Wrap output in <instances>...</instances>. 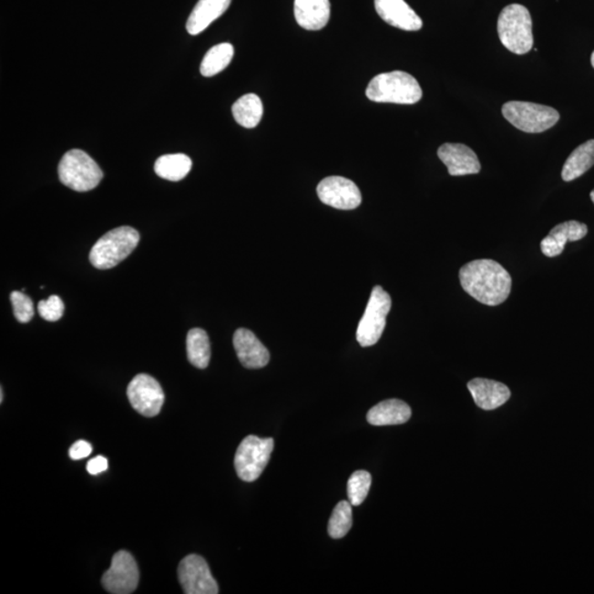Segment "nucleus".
Segmentation results:
<instances>
[{
	"instance_id": "1",
	"label": "nucleus",
	"mask_w": 594,
	"mask_h": 594,
	"mask_svg": "<svg viewBox=\"0 0 594 594\" xmlns=\"http://www.w3.org/2000/svg\"><path fill=\"white\" fill-rule=\"evenodd\" d=\"M461 286L480 303L497 306L507 300L512 278L502 265L493 260H475L460 269Z\"/></svg>"
},
{
	"instance_id": "2",
	"label": "nucleus",
	"mask_w": 594,
	"mask_h": 594,
	"mask_svg": "<svg viewBox=\"0 0 594 594\" xmlns=\"http://www.w3.org/2000/svg\"><path fill=\"white\" fill-rule=\"evenodd\" d=\"M365 95L375 103L413 105L420 102L423 91L417 79L411 74L394 71L374 77Z\"/></svg>"
},
{
	"instance_id": "3",
	"label": "nucleus",
	"mask_w": 594,
	"mask_h": 594,
	"mask_svg": "<svg viewBox=\"0 0 594 594\" xmlns=\"http://www.w3.org/2000/svg\"><path fill=\"white\" fill-rule=\"evenodd\" d=\"M497 34L502 45L516 55H527L534 45L533 21L527 7L512 4L498 15Z\"/></svg>"
},
{
	"instance_id": "4",
	"label": "nucleus",
	"mask_w": 594,
	"mask_h": 594,
	"mask_svg": "<svg viewBox=\"0 0 594 594\" xmlns=\"http://www.w3.org/2000/svg\"><path fill=\"white\" fill-rule=\"evenodd\" d=\"M140 235L135 228L121 226L105 233L95 243L89 253V261L99 270L115 268L135 251Z\"/></svg>"
},
{
	"instance_id": "5",
	"label": "nucleus",
	"mask_w": 594,
	"mask_h": 594,
	"mask_svg": "<svg viewBox=\"0 0 594 594\" xmlns=\"http://www.w3.org/2000/svg\"><path fill=\"white\" fill-rule=\"evenodd\" d=\"M58 178L62 184L76 192H88L98 187L104 174L98 164L87 152L68 151L58 164Z\"/></svg>"
},
{
	"instance_id": "6",
	"label": "nucleus",
	"mask_w": 594,
	"mask_h": 594,
	"mask_svg": "<svg viewBox=\"0 0 594 594\" xmlns=\"http://www.w3.org/2000/svg\"><path fill=\"white\" fill-rule=\"evenodd\" d=\"M502 114L508 123L527 134H540L554 127L560 118L558 111L549 106L529 102H507Z\"/></svg>"
},
{
	"instance_id": "7",
	"label": "nucleus",
	"mask_w": 594,
	"mask_h": 594,
	"mask_svg": "<svg viewBox=\"0 0 594 594\" xmlns=\"http://www.w3.org/2000/svg\"><path fill=\"white\" fill-rule=\"evenodd\" d=\"M392 306L391 296L381 286H374L364 314L359 322L357 341L362 347H371L380 341Z\"/></svg>"
},
{
	"instance_id": "8",
	"label": "nucleus",
	"mask_w": 594,
	"mask_h": 594,
	"mask_svg": "<svg viewBox=\"0 0 594 594\" xmlns=\"http://www.w3.org/2000/svg\"><path fill=\"white\" fill-rule=\"evenodd\" d=\"M274 448L272 438L248 436L242 440L235 456V468L242 481L253 482L261 476Z\"/></svg>"
},
{
	"instance_id": "9",
	"label": "nucleus",
	"mask_w": 594,
	"mask_h": 594,
	"mask_svg": "<svg viewBox=\"0 0 594 594\" xmlns=\"http://www.w3.org/2000/svg\"><path fill=\"white\" fill-rule=\"evenodd\" d=\"M127 395L132 407L146 417L157 416L164 405V394L160 384L152 376L138 374L131 380Z\"/></svg>"
},
{
	"instance_id": "10",
	"label": "nucleus",
	"mask_w": 594,
	"mask_h": 594,
	"mask_svg": "<svg viewBox=\"0 0 594 594\" xmlns=\"http://www.w3.org/2000/svg\"><path fill=\"white\" fill-rule=\"evenodd\" d=\"M102 583L106 591L113 594H129L139 585V569L128 551L120 550L111 560L110 568L105 572Z\"/></svg>"
},
{
	"instance_id": "11",
	"label": "nucleus",
	"mask_w": 594,
	"mask_h": 594,
	"mask_svg": "<svg viewBox=\"0 0 594 594\" xmlns=\"http://www.w3.org/2000/svg\"><path fill=\"white\" fill-rule=\"evenodd\" d=\"M179 580L184 593L187 594H217L220 592L209 565L203 557L189 555L179 562L178 569Z\"/></svg>"
},
{
	"instance_id": "12",
	"label": "nucleus",
	"mask_w": 594,
	"mask_h": 594,
	"mask_svg": "<svg viewBox=\"0 0 594 594\" xmlns=\"http://www.w3.org/2000/svg\"><path fill=\"white\" fill-rule=\"evenodd\" d=\"M317 195L322 203L343 210L357 209L363 201L357 185L343 177L323 179L318 184Z\"/></svg>"
},
{
	"instance_id": "13",
	"label": "nucleus",
	"mask_w": 594,
	"mask_h": 594,
	"mask_svg": "<svg viewBox=\"0 0 594 594\" xmlns=\"http://www.w3.org/2000/svg\"><path fill=\"white\" fill-rule=\"evenodd\" d=\"M438 158L447 167L452 177L478 174L481 169L476 153L461 143H445L438 148Z\"/></svg>"
},
{
	"instance_id": "14",
	"label": "nucleus",
	"mask_w": 594,
	"mask_h": 594,
	"mask_svg": "<svg viewBox=\"0 0 594 594\" xmlns=\"http://www.w3.org/2000/svg\"><path fill=\"white\" fill-rule=\"evenodd\" d=\"M233 347L241 364L247 369L263 368L270 362L269 350L251 331L246 328L236 331L233 335Z\"/></svg>"
},
{
	"instance_id": "15",
	"label": "nucleus",
	"mask_w": 594,
	"mask_h": 594,
	"mask_svg": "<svg viewBox=\"0 0 594 594\" xmlns=\"http://www.w3.org/2000/svg\"><path fill=\"white\" fill-rule=\"evenodd\" d=\"M376 13L386 24L405 31L422 29L423 21L405 0H374Z\"/></svg>"
},
{
	"instance_id": "16",
	"label": "nucleus",
	"mask_w": 594,
	"mask_h": 594,
	"mask_svg": "<svg viewBox=\"0 0 594 594\" xmlns=\"http://www.w3.org/2000/svg\"><path fill=\"white\" fill-rule=\"evenodd\" d=\"M587 233L588 227L583 222L577 220L561 222L555 226L548 236L540 242V249L546 257H558L564 251L567 242L581 241Z\"/></svg>"
},
{
	"instance_id": "17",
	"label": "nucleus",
	"mask_w": 594,
	"mask_h": 594,
	"mask_svg": "<svg viewBox=\"0 0 594 594\" xmlns=\"http://www.w3.org/2000/svg\"><path fill=\"white\" fill-rule=\"evenodd\" d=\"M472 397L482 410L492 411L510 400L511 391L506 384L495 380L476 378L468 384Z\"/></svg>"
},
{
	"instance_id": "18",
	"label": "nucleus",
	"mask_w": 594,
	"mask_h": 594,
	"mask_svg": "<svg viewBox=\"0 0 594 594\" xmlns=\"http://www.w3.org/2000/svg\"><path fill=\"white\" fill-rule=\"evenodd\" d=\"M294 15L302 28L321 30L331 18L330 0H295Z\"/></svg>"
},
{
	"instance_id": "19",
	"label": "nucleus",
	"mask_w": 594,
	"mask_h": 594,
	"mask_svg": "<svg viewBox=\"0 0 594 594\" xmlns=\"http://www.w3.org/2000/svg\"><path fill=\"white\" fill-rule=\"evenodd\" d=\"M231 0H200L187 23L188 33L198 36L230 8Z\"/></svg>"
},
{
	"instance_id": "20",
	"label": "nucleus",
	"mask_w": 594,
	"mask_h": 594,
	"mask_svg": "<svg viewBox=\"0 0 594 594\" xmlns=\"http://www.w3.org/2000/svg\"><path fill=\"white\" fill-rule=\"evenodd\" d=\"M411 407L405 402L392 399L379 403L368 412L367 420L371 425H400L410 420Z\"/></svg>"
},
{
	"instance_id": "21",
	"label": "nucleus",
	"mask_w": 594,
	"mask_h": 594,
	"mask_svg": "<svg viewBox=\"0 0 594 594\" xmlns=\"http://www.w3.org/2000/svg\"><path fill=\"white\" fill-rule=\"evenodd\" d=\"M594 166V139L582 143L571 153L562 168L561 178L571 182Z\"/></svg>"
},
{
	"instance_id": "22",
	"label": "nucleus",
	"mask_w": 594,
	"mask_h": 594,
	"mask_svg": "<svg viewBox=\"0 0 594 594\" xmlns=\"http://www.w3.org/2000/svg\"><path fill=\"white\" fill-rule=\"evenodd\" d=\"M233 118L245 128L257 127L262 119L263 104L256 94L243 95L232 105Z\"/></svg>"
},
{
	"instance_id": "23",
	"label": "nucleus",
	"mask_w": 594,
	"mask_h": 594,
	"mask_svg": "<svg viewBox=\"0 0 594 594\" xmlns=\"http://www.w3.org/2000/svg\"><path fill=\"white\" fill-rule=\"evenodd\" d=\"M192 169V160L183 153L166 155L158 159L155 163V172L168 181H181Z\"/></svg>"
},
{
	"instance_id": "24",
	"label": "nucleus",
	"mask_w": 594,
	"mask_h": 594,
	"mask_svg": "<svg viewBox=\"0 0 594 594\" xmlns=\"http://www.w3.org/2000/svg\"><path fill=\"white\" fill-rule=\"evenodd\" d=\"M187 350L189 362L199 369L209 367L210 343L209 335L201 328H193L188 333Z\"/></svg>"
},
{
	"instance_id": "25",
	"label": "nucleus",
	"mask_w": 594,
	"mask_h": 594,
	"mask_svg": "<svg viewBox=\"0 0 594 594\" xmlns=\"http://www.w3.org/2000/svg\"><path fill=\"white\" fill-rule=\"evenodd\" d=\"M233 55L235 49L230 44H220L211 47L201 61V76L210 77L224 71L230 65Z\"/></svg>"
},
{
	"instance_id": "26",
	"label": "nucleus",
	"mask_w": 594,
	"mask_h": 594,
	"mask_svg": "<svg viewBox=\"0 0 594 594\" xmlns=\"http://www.w3.org/2000/svg\"><path fill=\"white\" fill-rule=\"evenodd\" d=\"M352 503L347 501L339 502L333 508L330 523H328V534L332 538L339 539L346 537L353 527Z\"/></svg>"
},
{
	"instance_id": "27",
	"label": "nucleus",
	"mask_w": 594,
	"mask_h": 594,
	"mask_svg": "<svg viewBox=\"0 0 594 594\" xmlns=\"http://www.w3.org/2000/svg\"><path fill=\"white\" fill-rule=\"evenodd\" d=\"M371 475L368 471L359 470L350 476L348 480V498L353 507H358L368 497L371 486Z\"/></svg>"
},
{
	"instance_id": "28",
	"label": "nucleus",
	"mask_w": 594,
	"mask_h": 594,
	"mask_svg": "<svg viewBox=\"0 0 594 594\" xmlns=\"http://www.w3.org/2000/svg\"><path fill=\"white\" fill-rule=\"evenodd\" d=\"M12 301L14 315L19 323H26L33 320L35 315L34 303L29 296L23 292L14 291L10 294Z\"/></svg>"
},
{
	"instance_id": "29",
	"label": "nucleus",
	"mask_w": 594,
	"mask_h": 594,
	"mask_svg": "<svg viewBox=\"0 0 594 594\" xmlns=\"http://www.w3.org/2000/svg\"><path fill=\"white\" fill-rule=\"evenodd\" d=\"M39 314L47 322H57L65 312V303L57 295H52L46 301L39 302Z\"/></svg>"
},
{
	"instance_id": "30",
	"label": "nucleus",
	"mask_w": 594,
	"mask_h": 594,
	"mask_svg": "<svg viewBox=\"0 0 594 594\" xmlns=\"http://www.w3.org/2000/svg\"><path fill=\"white\" fill-rule=\"evenodd\" d=\"M92 452L93 447L91 444L85 442V440H78V442L72 445L68 455H70V457L73 460H81L88 457Z\"/></svg>"
},
{
	"instance_id": "31",
	"label": "nucleus",
	"mask_w": 594,
	"mask_h": 594,
	"mask_svg": "<svg viewBox=\"0 0 594 594\" xmlns=\"http://www.w3.org/2000/svg\"><path fill=\"white\" fill-rule=\"evenodd\" d=\"M87 468L88 474H91L92 476H97L102 474V472L108 470V460L103 457V456H97V457L88 461Z\"/></svg>"
},
{
	"instance_id": "32",
	"label": "nucleus",
	"mask_w": 594,
	"mask_h": 594,
	"mask_svg": "<svg viewBox=\"0 0 594 594\" xmlns=\"http://www.w3.org/2000/svg\"><path fill=\"white\" fill-rule=\"evenodd\" d=\"M3 401H4V391H3V388H2V389H0V402L3 403Z\"/></svg>"
},
{
	"instance_id": "33",
	"label": "nucleus",
	"mask_w": 594,
	"mask_h": 594,
	"mask_svg": "<svg viewBox=\"0 0 594 594\" xmlns=\"http://www.w3.org/2000/svg\"><path fill=\"white\" fill-rule=\"evenodd\" d=\"M591 65L594 67V51H593L592 56H591Z\"/></svg>"
},
{
	"instance_id": "34",
	"label": "nucleus",
	"mask_w": 594,
	"mask_h": 594,
	"mask_svg": "<svg viewBox=\"0 0 594 594\" xmlns=\"http://www.w3.org/2000/svg\"><path fill=\"white\" fill-rule=\"evenodd\" d=\"M590 198H591V200L593 201V204H594V189L592 190V192L590 194Z\"/></svg>"
}]
</instances>
